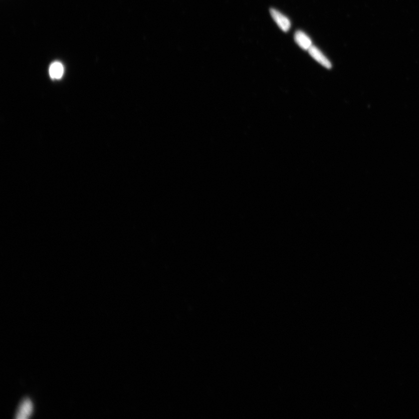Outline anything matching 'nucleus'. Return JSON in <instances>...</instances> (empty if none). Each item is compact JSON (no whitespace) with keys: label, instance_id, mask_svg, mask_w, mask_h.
Returning <instances> with one entry per match:
<instances>
[{"label":"nucleus","instance_id":"f257e3e1","mask_svg":"<svg viewBox=\"0 0 419 419\" xmlns=\"http://www.w3.org/2000/svg\"><path fill=\"white\" fill-rule=\"evenodd\" d=\"M270 13L273 20L276 22L278 26L279 27L282 31L285 32H287L290 31L291 27V23L290 20L286 16L283 15L279 11L274 9H271L270 10Z\"/></svg>","mask_w":419,"mask_h":419},{"label":"nucleus","instance_id":"f03ea898","mask_svg":"<svg viewBox=\"0 0 419 419\" xmlns=\"http://www.w3.org/2000/svg\"><path fill=\"white\" fill-rule=\"evenodd\" d=\"M34 406L30 399H25L21 402L17 411L16 417L17 419H27L30 417L33 413Z\"/></svg>","mask_w":419,"mask_h":419},{"label":"nucleus","instance_id":"7ed1b4c3","mask_svg":"<svg viewBox=\"0 0 419 419\" xmlns=\"http://www.w3.org/2000/svg\"><path fill=\"white\" fill-rule=\"evenodd\" d=\"M310 56L317 62L319 63L321 66L327 68V69H331L332 68V64L329 60L324 55V54L320 51V50L317 48V47L312 45L308 50Z\"/></svg>","mask_w":419,"mask_h":419},{"label":"nucleus","instance_id":"20e7f679","mask_svg":"<svg viewBox=\"0 0 419 419\" xmlns=\"http://www.w3.org/2000/svg\"><path fill=\"white\" fill-rule=\"evenodd\" d=\"M294 39L300 48L304 50H309L312 45V40L307 35L305 32L301 31L296 32L294 36Z\"/></svg>","mask_w":419,"mask_h":419},{"label":"nucleus","instance_id":"39448f33","mask_svg":"<svg viewBox=\"0 0 419 419\" xmlns=\"http://www.w3.org/2000/svg\"><path fill=\"white\" fill-rule=\"evenodd\" d=\"M49 73L50 77L54 79H59L63 77L64 67L60 62H54L50 67Z\"/></svg>","mask_w":419,"mask_h":419}]
</instances>
